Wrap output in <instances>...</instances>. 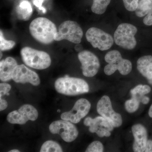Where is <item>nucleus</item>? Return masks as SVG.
<instances>
[{
    "mask_svg": "<svg viewBox=\"0 0 152 152\" xmlns=\"http://www.w3.org/2000/svg\"><path fill=\"white\" fill-rule=\"evenodd\" d=\"M8 107L7 102L0 98V110L1 111L5 110Z\"/></svg>",
    "mask_w": 152,
    "mask_h": 152,
    "instance_id": "31",
    "label": "nucleus"
},
{
    "mask_svg": "<svg viewBox=\"0 0 152 152\" xmlns=\"http://www.w3.org/2000/svg\"><path fill=\"white\" fill-rule=\"evenodd\" d=\"M104 59L108 63L104 68V72L107 75H111L117 70L123 75H126L132 70V65L130 61L123 58L121 53L116 50L108 52Z\"/></svg>",
    "mask_w": 152,
    "mask_h": 152,
    "instance_id": "3",
    "label": "nucleus"
},
{
    "mask_svg": "<svg viewBox=\"0 0 152 152\" xmlns=\"http://www.w3.org/2000/svg\"><path fill=\"white\" fill-rule=\"evenodd\" d=\"M148 114L149 116L152 118V104L150 107L149 110Z\"/></svg>",
    "mask_w": 152,
    "mask_h": 152,
    "instance_id": "35",
    "label": "nucleus"
},
{
    "mask_svg": "<svg viewBox=\"0 0 152 152\" xmlns=\"http://www.w3.org/2000/svg\"><path fill=\"white\" fill-rule=\"evenodd\" d=\"M11 86L7 83H1L0 84V98L6 94L10 91Z\"/></svg>",
    "mask_w": 152,
    "mask_h": 152,
    "instance_id": "27",
    "label": "nucleus"
},
{
    "mask_svg": "<svg viewBox=\"0 0 152 152\" xmlns=\"http://www.w3.org/2000/svg\"><path fill=\"white\" fill-rule=\"evenodd\" d=\"M83 35V30L77 22L66 21L60 25L58 31L55 37V40H67L73 43L80 44Z\"/></svg>",
    "mask_w": 152,
    "mask_h": 152,
    "instance_id": "6",
    "label": "nucleus"
},
{
    "mask_svg": "<svg viewBox=\"0 0 152 152\" xmlns=\"http://www.w3.org/2000/svg\"><path fill=\"white\" fill-rule=\"evenodd\" d=\"M15 13L20 20H28L33 13L31 4L28 0H20L16 7Z\"/></svg>",
    "mask_w": 152,
    "mask_h": 152,
    "instance_id": "18",
    "label": "nucleus"
},
{
    "mask_svg": "<svg viewBox=\"0 0 152 152\" xmlns=\"http://www.w3.org/2000/svg\"><path fill=\"white\" fill-rule=\"evenodd\" d=\"M91 108V104L88 100L80 99L76 102L70 111L61 114V118L62 120L69 121L73 124H77L88 115Z\"/></svg>",
    "mask_w": 152,
    "mask_h": 152,
    "instance_id": "12",
    "label": "nucleus"
},
{
    "mask_svg": "<svg viewBox=\"0 0 152 152\" xmlns=\"http://www.w3.org/2000/svg\"><path fill=\"white\" fill-rule=\"evenodd\" d=\"M143 21L146 26H152V9L144 18Z\"/></svg>",
    "mask_w": 152,
    "mask_h": 152,
    "instance_id": "30",
    "label": "nucleus"
},
{
    "mask_svg": "<svg viewBox=\"0 0 152 152\" xmlns=\"http://www.w3.org/2000/svg\"><path fill=\"white\" fill-rule=\"evenodd\" d=\"M152 9L151 2L150 0H140L135 12L137 16L142 18L146 15Z\"/></svg>",
    "mask_w": 152,
    "mask_h": 152,
    "instance_id": "20",
    "label": "nucleus"
},
{
    "mask_svg": "<svg viewBox=\"0 0 152 152\" xmlns=\"http://www.w3.org/2000/svg\"><path fill=\"white\" fill-rule=\"evenodd\" d=\"M83 48L81 45L77 44V45H76L75 46V50L77 52H81L83 51Z\"/></svg>",
    "mask_w": 152,
    "mask_h": 152,
    "instance_id": "34",
    "label": "nucleus"
},
{
    "mask_svg": "<svg viewBox=\"0 0 152 152\" xmlns=\"http://www.w3.org/2000/svg\"><path fill=\"white\" fill-rule=\"evenodd\" d=\"M38 115L37 110L34 106L26 104L21 106L18 110L10 113L7 117V120L10 124L23 125L28 121H36Z\"/></svg>",
    "mask_w": 152,
    "mask_h": 152,
    "instance_id": "10",
    "label": "nucleus"
},
{
    "mask_svg": "<svg viewBox=\"0 0 152 152\" xmlns=\"http://www.w3.org/2000/svg\"><path fill=\"white\" fill-rule=\"evenodd\" d=\"M31 1H34V0H31Z\"/></svg>",
    "mask_w": 152,
    "mask_h": 152,
    "instance_id": "39",
    "label": "nucleus"
},
{
    "mask_svg": "<svg viewBox=\"0 0 152 152\" xmlns=\"http://www.w3.org/2000/svg\"><path fill=\"white\" fill-rule=\"evenodd\" d=\"M50 132L53 134L60 135L64 141L71 142L77 139L79 132L75 126L69 121L58 120L49 126Z\"/></svg>",
    "mask_w": 152,
    "mask_h": 152,
    "instance_id": "9",
    "label": "nucleus"
},
{
    "mask_svg": "<svg viewBox=\"0 0 152 152\" xmlns=\"http://www.w3.org/2000/svg\"><path fill=\"white\" fill-rule=\"evenodd\" d=\"M132 130L134 138L133 151L135 152H145L148 141L146 129L141 124H136L133 125Z\"/></svg>",
    "mask_w": 152,
    "mask_h": 152,
    "instance_id": "14",
    "label": "nucleus"
},
{
    "mask_svg": "<svg viewBox=\"0 0 152 152\" xmlns=\"http://www.w3.org/2000/svg\"><path fill=\"white\" fill-rule=\"evenodd\" d=\"M151 91V88L148 85H139L130 91L132 97L136 98L141 102L142 98Z\"/></svg>",
    "mask_w": 152,
    "mask_h": 152,
    "instance_id": "19",
    "label": "nucleus"
},
{
    "mask_svg": "<svg viewBox=\"0 0 152 152\" xmlns=\"http://www.w3.org/2000/svg\"><path fill=\"white\" fill-rule=\"evenodd\" d=\"M55 87L58 92L67 96H77L88 92L89 87L83 79L65 76L57 79Z\"/></svg>",
    "mask_w": 152,
    "mask_h": 152,
    "instance_id": "2",
    "label": "nucleus"
},
{
    "mask_svg": "<svg viewBox=\"0 0 152 152\" xmlns=\"http://www.w3.org/2000/svg\"><path fill=\"white\" fill-rule=\"evenodd\" d=\"M96 109L98 113L107 120L114 127H119L122 124L121 115L114 111L108 96H104L101 98L97 104Z\"/></svg>",
    "mask_w": 152,
    "mask_h": 152,
    "instance_id": "8",
    "label": "nucleus"
},
{
    "mask_svg": "<svg viewBox=\"0 0 152 152\" xmlns=\"http://www.w3.org/2000/svg\"><path fill=\"white\" fill-rule=\"evenodd\" d=\"M150 1H151V2L152 6V0H150Z\"/></svg>",
    "mask_w": 152,
    "mask_h": 152,
    "instance_id": "38",
    "label": "nucleus"
},
{
    "mask_svg": "<svg viewBox=\"0 0 152 152\" xmlns=\"http://www.w3.org/2000/svg\"><path fill=\"white\" fill-rule=\"evenodd\" d=\"M15 45L13 41L7 40L4 37L2 31L0 32V49L1 51H5L12 48Z\"/></svg>",
    "mask_w": 152,
    "mask_h": 152,
    "instance_id": "24",
    "label": "nucleus"
},
{
    "mask_svg": "<svg viewBox=\"0 0 152 152\" xmlns=\"http://www.w3.org/2000/svg\"><path fill=\"white\" fill-rule=\"evenodd\" d=\"M150 100V98L148 97L145 96L142 98L141 101V103L144 104H147L149 102Z\"/></svg>",
    "mask_w": 152,
    "mask_h": 152,
    "instance_id": "33",
    "label": "nucleus"
},
{
    "mask_svg": "<svg viewBox=\"0 0 152 152\" xmlns=\"http://www.w3.org/2000/svg\"><path fill=\"white\" fill-rule=\"evenodd\" d=\"M61 147L56 142L52 140L46 141L41 147V152H62Z\"/></svg>",
    "mask_w": 152,
    "mask_h": 152,
    "instance_id": "22",
    "label": "nucleus"
},
{
    "mask_svg": "<svg viewBox=\"0 0 152 152\" xmlns=\"http://www.w3.org/2000/svg\"><path fill=\"white\" fill-rule=\"evenodd\" d=\"M137 32V28L134 25L126 23L121 24L114 33V42L123 49L133 50L137 45L135 35Z\"/></svg>",
    "mask_w": 152,
    "mask_h": 152,
    "instance_id": "5",
    "label": "nucleus"
},
{
    "mask_svg": "<svg viewBox=\"0 0 152 152\" xmlns=\"http://www.w3.org/2000/svg\"><path fill=\"white\" fill-rule=\"evenodd\" d=\"M18 66L16 60L9 57L0 62V79L3 82L8 81L12 79L14 70Z\"/></svg>",
    "mask_w": 152,
    "mask_h": 152,
    "instance_id": "17",
    "label": "nucleus"
},
{
    "mask_svg": "<svg viewBox=\"0 0 152 152\" xmlns=\"http://www.w3.org/2000/svg\"><path fill=\"white\" fill-rule=\"evenodd\" d=\"M22 60L30 67L45 69L50 66L51 60L48 53L30 47H25L21 50Z\"/></svg>",
    "mask_w": 152,
    "mask_h": 152,
    "instance_id": "4",
    "label": "nucleus"
},
{
    "mask_svg": "<svg viewBox=\"0 0 152 152\" xmlns=\"http://www.w3.org/2000/svg\"><path fill=\"white\" fill-rule=\"evenodd\" d=\"M30 32L36 40L42 44H50L55 40L57 28L53 23L45 18L33 20L29 26Z\"/></svg>",
    "mask_w": 152,
    "mask_h": 152,
    "instance_id": "1",
    "label": "nucleus"
},
{
    "mask_svg": "<svg viewBox=\"0 0 152 152\" xmlns=\"http://www.w3.org/2000/svg\"><path fill=\"white\" fill-rule=\"evenodd\" d=\"M104 151V146L102 143L99 141H95L89 145L86 152H102Z\"/></svg>",
    "mask_w": 152,
    "mask_h": 152,
    "instance_id": "25",
    "label": "nucleus"
},
{
    "mask_svg": "<svg viewBox=\"0 0 152 152\" xmlns=\"http://www.w3.org/2000/svg\"><path fill=\"white\" fill-rule=\"evenodd\" d=\"M111 0H93L91 10L94 13L102 15L106 12Z\"/></svg>",
    "mask_w": 152,
    "mask_h": 152,
    "instance_id": "21",
    "label": "nucleus"
},
{
    "mask_svg": "<svg viewBox=\"0 0 152 152\" xmlns=\"http://www.w3.org/2000/svg\"><path fill=\"white\" fill-rule=\"evenodd\" d=\"M110 132V131L107 129L106 128H102L98 131L96 134L100 137H109L111 135Z\"/></svg>",
    "mask_w": 152,
    "mask_h": 152,
    "instance_id": "28",
    "label": "nucleus"
},
{
    "mask_svg": "<svg viewBox=\"0 0 152 152\" xmlns=\"http://www.w3.org/2000/svg\"><path fill=\"white\" fill-rule=\"evenodd\" d=\"M20 151L18 150H11V151H10L9 152H19Z\"/></svg>",
    "mask_w": 152,
    "mask_h": 152,
    "instance_id": "36",
    "label": "nucleus"
},
{
    "mask_svg": "<svg viewBox=\"0 0 152 152\" xmlns=\"http://www.w3.org/2000/svg\"><path fill=\"white\" fill-rule=\"evenodd\" d=\"M12 79L17 83H29L34 86H39L40 83L38 74L23 64L17 66L13 72Z\"/></svg>",
    "mask_w": 152,
    "mask_h": 152,
    "instance_id": "13",
    "label": "nucleus"
},
{
    "mask_svg": "<svg viewBox=\"0 0 152 152\" xmlns=\"http://www.w3.org/2000/svg\"><path fill=\"white\" fill-rule=\"evenodd\" d=\"M125 8L130 12L136 10L138 5L139 0H122Z\"/></svg>",
    "mask_w": 152,
    "mask_h": 152,
    "instance_id": "26",
    "label": "nucleus"
},
{
    "mask_svg": "<svg viewBox=\"0 0 152 152\" xmlns=\"http://www.w3.org/2000/svg\"><path fill=\"white\" fill-rule=\"evenodd\" d=\"M140 101L136 98L132 97L125 102V108L126 111L129 113H133L138 109Z\"/></svg>",
    "mask_w": 152,
    "mask_h": 152,
    "instance_id": "23",
    "label": "nucleus"
},
{
    "mask_svg": "<svg viewBox=\"0 0 152 152\" xmlns=\"http://www.w3.org/2000/svg\"><path fill=\"white\" fill-rule=\"evenodd\" d=\"M84 124L89 127V131L91 133H96L99 130L106 128L112 132L113 130L114 127L107 120L103 117L98 116L95 118L87 117L84 121Z\"/></svg>",
    "mask_w": 152,
    "mask_h": 152,
    "instance_id": "15",
    "label": "nucleus"
},
{
    "mask_svg": "<svg viewBox=\"0 0 152 152\" xmlns=\"http://www.w3.org/2000/svg\"><path fill=\"white\" fill-rule=\"evenodd\" d=\"M1 56H2L1 53Z\"/></svg>",
    "mask_w": 152,
    "mask_h": 152,
    "instance_id": "37",
    "label": "nucleus"
},
{
    "mask_svg": "<svg viewBox=\"0 0 152 152\" xmlns=\"http://www.w3.org/2000/svg\"><path fill=\"white\" fill-rule=\"evenodd\" d=\"M137 69L152 86V56H145L140 58L137 63Z\"/></svg>",
    "mask_w": 152,
    "mask_h": 152,
    "instance_id": "16",
    "label": "nucleus"
},
{
    "mask_svg": "<svg viewBox=\"0 0 152 152\" xmlns=\"http://www.w3.org/2000/svg\"><path fill=\"white\" fill-rule=\"evenodd\" d=\"M78 58L81 64L84 76L91 77L97 74L100 64L96 55L89 51L83 50L79 53Z\"/></svg>",
    "mask_w": 152,
    "mask_h": 152,
    "instance_id": "11",
    "label": "nucleus"
},
{
    "mask_svg": "<svg viewBox=\"0 0 152 152\" xmlns=\"http://www.w3.org/2000/svg\"><path fill=\"white\" fill-rule=\"evenodd\" d=\"M145 152H152V140H148Z\"/></svg>",
    "mask_w": 152,
    "mask_h": 152,
    "instance_id": "32",
    "label": "nucleus"
},
{
    "mask_svg": "<svg viewBox=\"0 0 152 152\" xmlns=\"http://www.w3.org/2000/svg\"><path fill=\"white\" fill-rule=\"evenodd\" d=\"M87 41L95 48L101 51L110 48L114 43V39L110 34L97 28H90L86 33Z\"/></svg>",
    "mask_w": 152,
    "mask_h": 152,
    "instance_id": "7",
    "label": "nucleus"
},
{
    "mask_svg": "<svg viewBox=\"0 0 152 152\" xmlns=\"http://www.w3.org/2000/svg\"><path fill=\"white\" fill-rule=\"evenodd\" d=\"M45 0H34L33 1V4L38 8V9L41 11L43 13H46V10L42 7V4Z\"/></svg>",
    "mask_w": 152,
    "mask_h": 152,
    "instance_id": "29",
    "label": "nucleus"
}]
</instances>
